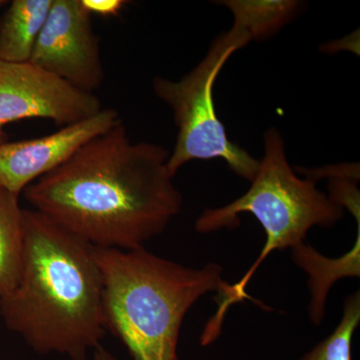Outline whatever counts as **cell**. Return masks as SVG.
Listing matches in <instances>:
<instances>
[{"instance_id":"3","label":"cell","mask_w":360,"mask_h":360,"mask_svg":"<svg viewBox=\"0 0 360 360\" xmlns=\"http://www.w3.org/2000/svg\"><path fill=\"white\" fill-rule=\"evenodd\" d=\"M103 281L106 328L134 360H179L180 329L189 309L229 283L219 264L200 269L158 257L146 248H94Z\"/></svg>"},{"instance_id":"13","label":"cell","mask_w":360,"mask_h":360,"mask_svg":"<svg viewBox=\"0 0 360 360\" xmlns=\"http://www.w3.org/2000/svg\"><path fill=\"white\" fill-rule=\"evenodd\" d=\"M360 322V293L355 291L343 303L342 316L335 330L300 360H352V340Z\"/></svg>"},{"instance_id":"2","label":"cell","mask_w":360,"mask_h":360,"mask_svg":"<svg viewBox=\"0 0 360 360\" xmlns=\"http://www.w3.org/2000/svg\"><path fill=\"white\" fill-rule=\"evenodd\" d=\"M23 231L20 281L0 316L37 354L86 360L108 331L94 246L34 210H23Z\"/></svg>"},{"instance_id":"16","label":"cell","mask_w":360,"mask_h":360,"mask_svg":"<svg viewBox=\"0 0 360 360\" xmlns=\"http://www.w3.org/2000/svg\"><path fill=\"white\" fill-rule=\"evenodd\" d=\"M6 141H7V135L4 131V129H0V146Z\"/></svg>"},{"instance_id":"14","label":"cell","mask_w":360,"mask_h":360,"mask_svg":"<svg viewBox=\"0 0 360 360\" xmlns=\"http://www.w3.org/2000/svg\"><path fill=\"white\" fill-rule=\"evenodd\" d=\"M82 4L90 14L115 16L122 11L127 1L123 0H82Z\"/></svg>"},{"instance_id":"15","label":"cell","mask_w":360,"mask_h":360,"mask_svg":"<svg viewBox=\"0 0 360 360\" xmlns=\"http://www.w3.org/2000/svg\"><path fill=\"white\" fill-rule=\"evenodd\" d=\"M94 360H118L115 355L111 354L105 348L98 347L94 352Z\"/></svg>"},{"instance_id":"11","label":"cell","mask_w":360,"mask_h":360,"mask_svg":"<svg viewBox=\"0 0 360 360\" xmlns=\"http://www.w3.org/2000/svg\"><path fill=\"white\" fill-rule=\"evenodd\" d=\"M25 250L23 210L20 195L0 186V298L20 281Z\"/></svg>"},{"instance_id":"4","label":"cell","mask_w":360,"mask_h":360,"mask_svg":"<svg viewBox=\"0 0 360 360\" xmlns=\"http://www.w3.org/2000/svg\"><path fill=\"white\" fill-rule=\"evenodd\" d=\"M264 141V155L250 189L229 205L207 208L195 222V231L200 233L232 231L240 224L241 213H250L262 225L266 238L259 257L245 276L219 295V309L206 326L213 335L220 333L231 305L246 298L252 300L246 288L265 258L274 250H291L304 243L312 227H333L345 217V208L317 188L314 179H300L293 172L278 130H266Z\"/></svg>"},{"instance_id":"6","label":"cell","mask_w":360,"mask_h":360,"mask_svg":"<svg viewBox=\"0 0 360 360\" xmlns=\"http://www.w3.org/2000/svg\"><path fill=\"white\" fill-rule=\"evenodd\" d=\"M30 63L89 94L101 86L99 39L82 0H53Z\"/></svg>"},{"instance_id":"12","label":"cell","mask_w":360,"mask_h":360,"mask_svg":"<svg viewBox=\"0 0 360 360\" xmlns=\"http://www.w3.org/2000/svg\"><path fill=\"white\" fill-rule=\"evenodd\" d=\"M221 4L231 9L233 21L245 28L251 40L266 39L274 34L292 18L300 6L297 1L288 0H226Z\"/></svg>"},{"instance_id":"5","label":"cell","mask_w":360,"mask_h":360,"mask_svg":"<svg viewBox=\"0 0 360 360\" xmlns=\"http://www.w3.org/2000/svg\"><path fill=\"white\" fill-rule=\"evenodd\" d=\"M251 41L240 23L233 21L210 45L205 58L179 80L155 77V96L169 106L177 127L176 141L167 160L172 176L191 160H224L234 174L251 181L259 167L245 149L231 141L215 110L213 87L225 63L234 52Z\"/></svg>"},{"instance_id":"10","label":"cell","mask_w":360,"mask_h":360,"mask_svg":"<svg viewBox=\"0 0 360 360\" xmlns=\"http://www.w3.org/2000/svg\"><path fill=\"white\" fill-rule=\"evenodd\" d=\"M53 0H13L0 18V60L30 63Z\"/></svg>"},{"instance_id":"17","label":"cell","mask_w":360,"mask_h":360,"mask_svg":"<svg viewBox=\"0 0 360 360\" xmlns=\"http://www.w3.org/2000/svg\"><path fill=\"white\" fill-rule=\"evenodd\" d=\"M7 4V1H4V0H0V7L6 6Z\"/></svg>"},{"instance_id":"1","label":"cell","mask_w":360,"mask_h":360,"mask_svg":"<svg viewBox=\"0 0 360 360\" xmlns=\"http://www.w3.org/2000/svg\"><path fill=\"white\" fill-rule=\"evenodd\" d=\"M169 155L158 144L132 141L120 120L26 187L23 196L94 248H143L184 205L167 168Z\"/></svg>"},{"instance_id":"9","label":"cell","mask_w":360,"mask_h":360,"mask_svg":"<svg viewBox=\"0 0 360 360\" xmlns=\"http://www.w3.org/2000/svg\"><path fill=\"white\" fill-rule=\"evenodd\" d=\"M360 229L352 250L340 258H328L312 246L300 243L291 248L293 262L309 276L310 300L309 319L319 326L326 316V304L329 290L336 281L345 277L360 276Z\"/></svg>"},{"instance_id":"8","label":"cell","mask_w":360,"mask_h":360,"mask_svg":"<svg viewBox=\"0 0 360 360\" xmlns=\"http://www.w3.org/2000/svg\"><path fill=\"white\" fill-rule=\"evenodd\" d=\"M122 120L113 108L39 139L6 141L0 146V186L20 195L35 180L63 165L84 144Z\"/></svg>"},{"instance_id":"7","label":"cell","mask_w":360,"mask_h":360,"mask_svg":"<svg viewBox=\"0 0 360 360\" xmlns=\"http://www.w3.org/2000/svg\"><path fill=\"white\" fill-rule=\"evenodd\" d=\"M94 94L82 91L32 63L0 60V129L28 118L63 127L103 110Z\"/></svg>"}]
</instances>
